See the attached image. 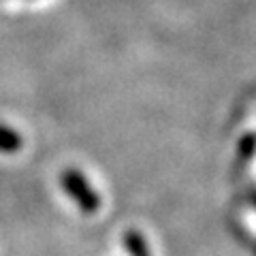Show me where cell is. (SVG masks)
Instances as JSON below:
<instances>
[{
  "instance_id": "obj_2",
  "label": "cell",
  "mask_w": 256,
  "mask_h": 256,
  "mask_svg": "<svg viewBox=\"0 0 256 256\" xmlns=\"http://www.w3.org/2000/svg\"><path fill=\"white\" fill-rule=\"evenodd\" d=\"M24 139L15 128L0 124V154H15L18 150H22Z\"/></svg>"
},
{
  "instance_id": "obj_1",
  "label": "cell",
  "mask_w": 256,
  "mask_h": 256,
  "mask_svg": "<svg viewBox=\"0 0 256 256\" xmlns=\"http://www.w3.org/2000/svg\"><path fill=\"white\" fill-rule=\"evenodd\" d=\"M60 186L64 190V194L75 201L77 210L82 214L92 216V214H96L100 210V196L96 194V190L92 188L90 180H88L79 169H75V166H68V169L62 171Z\"/></svg>"
},
{
  "instance_id": "obj_3",
  "label": "cell",
  "mask_w": 256,
  "mask_h": 256,
  "mask_svg": "<svg viewBox=\"0 0 256 256\" xmlns=\"http://www.w3.org/2000/svg\"><path fill=\"white\" fill-rule=\"evenodd\" d=\"M124 248L130 256H152L146 237H143V233H139L137 228H128L124 233Z\"/></svg>"
}]
</instances>
